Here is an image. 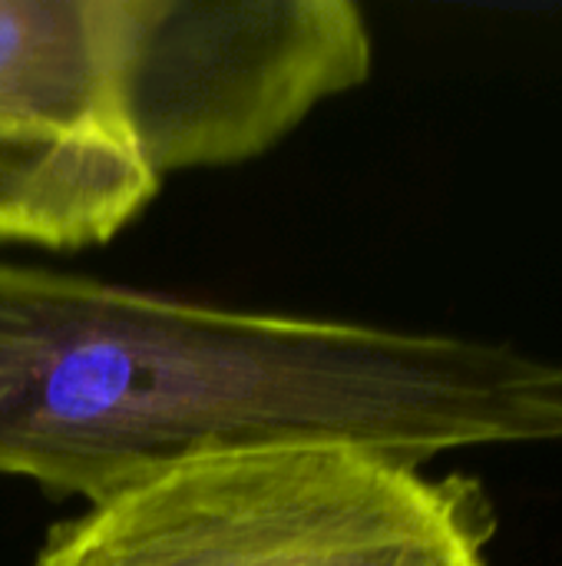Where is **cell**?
<instances>
[{
  "mask_svg": "<svg viewBox=\"0 0 562 566\" xmlns=\"http://www.w3.org/2000/svg\"><path fill=\"white\" fill-rule=\"evenodd\" d=\"M159 186L123 116L116 0H0V242L103 245Z\"/></svg>",
  "mask_w": 562,
  "mask_h": 566,
  "instance_id": "cell-4",
  "label": "cell"
},
{
  "mask_svg": "<svg viewBox=\"0 0 562 566\" xmlns=\"http://www.w3.org/2000/svg\"><path fill=\"white\" fill-rule=\"evenodd\" d=\"M530 441H562L556 361L0 262V478L99 504L275 444H351L421 468Z\"/></svg>",
  "mask_w": 562,
  "mask_h": 566,
  "instance_id": "cell-1",
  "label": "cell"
},
{
  "mask_svg": "<svg viewBox=\"0 0 562 566\" xmlns=\"http://www.w3.org/2000/svg\"><path fill=\"white\" fill-rule=\"evenodd\" d=\"M116 10L123 116L159 179L265 153L374 63L368 20L348 0H116Z\"/></svg>",
  "mask_w": 562,
  "mask_h": 566,
  "instance_id": "cell-3",
  "label": "cell"
},
{
  "mask_svg": "<svg viewBox=\"0 0 562 566\" xmlns=\"http://www.w3.org/2000/svg\"><path fill=\"white\" fill-rule=\"evenodd\" d=\"M487 494L351 444H275L156 474L50 527L33 566H487Z\"/></svg>",
  "mask_w": 562,
  "mask_h": 566,
  "instance_id": "cell-2",
  "label": "cell"
}]
</instances>
